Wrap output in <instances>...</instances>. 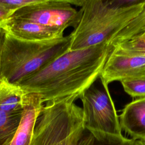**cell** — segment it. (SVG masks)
I'll use <instances>...</instances> for the list:
<instances>
[{
	"mask_svg": "<svg viewBox=\"0 0 145 145\" xmlns=\"http://www.w3.org/2000/svg\"><path fill=\"white\" fill-rule=\"evenodd\" d=\"M109 42L69 50L18 85L25 93L38 94L42 103L75 101L100 75L112 50Z\"/></svg>",
	"mask_w": 145,
	"mask_h": 145,
	"instance_id": "obj_1",
	"label": "cell"
},
{
	"mask_svg": "<svg viewBox=\"0 0 145 145\" xmlns=\"http://www.w3.org/2000/svg\"><path fill=\"white\" fill-rule=\"evenodd\" d=\"M69 1L80 7L78 25L69 35L70 50H78L110 42L142 10L145 0ZM110 44V43H109Z\"/></svg>",
	"mask_w": 145,
	"mask_h": 145,
	"instance_id": "obj_2",
	"label": "cell"
},
{
	"mask_svg": "<svg viewBox=\"0 0 145 145\" xmlns=\"http://www.w3.org/2000/svg\"><path fill=\"white\" fill-rule=\"evenodd\" d=\"M69 35L45 41H27L7 33L0 62L2 79L18 85L70 50Z\"/></svg>",
	"mask_w": 145,
	"mask_h": 145,
	"instance_id": "obj_3",
	"label": "cell"
},
{
	"mask_svg": "<svg viewBox=\"0 0 145 145\" xmlns=\"http://www.w3.org/2000/svg\"><path fill=\"white\" fill-rule=\"evenodd\" d=\"M82 108L69 100L43 105L31 145H81L86 131Z\"/></svg>",
	"mask_w": 145,
	"mask_h": 145,
	"instance_id": "obj_4",
	"label": "cell"
},
{
	"mask_svg": "<svg viewBox=\"0 0 145 145\" xmlns=\"http://www.w3.org/2000/svg\"><path fill=\"white\" fill-rule=\"evenodd\" d=\"M86 129L90 131L121 135L119 116L106 84L99 78L81 95Z\"/></svg>",
	"mask_w": 145,
	"mask_h": 145,
	"instance_id": "obj_5",
	"label": "cell"
},
{
	"mask_svg": "<svg viewBox=\"0 0 145 145\" xmlns=\"http://www.w3.org/2000/svg\"><path fill=\"white\" fill-rule=\"evenodd\" d=\"M80 15V10L74 8L67 0H41L16 10L10 18L28 20L65 31L69 27L75 28Z\"/></svg>",
	"mask_w": 145,
	"mask_h": 145,
	"instance_id": "obj_6",
	"label": "cell"
},
{
	"mask_svg": "<svg viewBox=\"0 0 145 145\" xmlns=\"http://www.w3.org/2000/svg\"><path fill=\"white\" fill-rule=\"evenodd\" d=\"M145 71V56H127L110 52L100 75L106 84Z\"/></svg>",
	"mask_w": 145,
	"mask_h": 145,
	"instance_id": "obj_7",
	"label": "cell"
},
{
	"mask_svg": "<svg viewBox=\"0 0 145 145\" xmlns=\"http://www.w3.org/2000/svg\"><path fill=\"white\" fill-rule=\"evenodd\" d=\"M14 37L27 41H45L63 36L64 30L28 20L10 18L5 28Z\"/></svg>",
	"mask_w": 145,
	"mask_h": 145,
	"instance_id": "obj_8",
	"label": "cell"
},
{
	"mask_svg": "<svg viewBox=\"0 0 145 145\" xmlns=\"http://www.w3.org/2000/svg\"><path fill=\"white\" fill-rule=\"evenodd\" d=\"M20 122L12 140L7 145H31L36 118L43 105L40 96L34 93H26Z\"/></svg>",
	"mask_w": 145,
	"mask_h": 145,
	"instance_id": "obj_9",
	"label": "cell"
},
{
	"mask_svg": "<svg viewBox=\"0 0 145 145\" xmlns=\"http://www.w3.org/2000/svg\"><path fill=\"white\" fill-rule=\"evenodd\" d=\"M118 116L122 130L134 140H145V97L126 104Z\"/></svg>",
	"mask_w": 145,
	"mask_h": 145,
	"instance_id": "obj_10",
	"label": "cell"
},
{
	"mask_svg": "<svg viewBox=\"0 0 145 145\" xmlns=\"http://www.w3.org/2000/svg\"><path fill=\"white\" fill-rule=\"evenodd\" d=\"M25 94L19 86L2 79L0 82V109L8 113H22Z\"/></svg>",
	"mask_w": 145,
	"mask_h": 145,
	"instance_id": "obj_11",
	"label": "cell"
},
{
	"mask_svg": "<svg viewBox=\"0 0 145 145\" xmlns=\"http://www.w3.org/2000/svg\"><path fill=\"white\" fill-rule=\"evenodd\" d=\"M145 33V3L140 12L110 40L113 45L142 37Z\"/></svg>",
	"mask_w": 145,
	"mask_h": 145,
	"instance_id": "obj_12",
	"label": "cell"
},
{
	"mask_svg": "<svg viewBox=\"0 0 145 145\" xmlns=\"http://www.w3.org/2000/svg\"><path fill=\"white\" fill-rule=\"evenodd\" d=\"M135 140L121 135L86 130L81 145H134Z\"/></svg>",
	"mask_w": 145,
	"mask_h": 145,
	"instance_id": "obj_13",
	"label": "cell"
},
{
	"mask_svg": "<svg viewBox=\"0 0 145 145\" xmlns=\"http://www.w3.org/2000/svg\"><path fill=\"white\" fill-rule=\"evenodd\" d=\"M22 113H8L0 109V145H7L12 140L20 122Z\"/></svg>",
	"mask_w": 145,
	"mask_h": 145,
	"instance_id": "obj_14",
	"label": "cell"
},
{
	"mask_svg": "<svg viewBox=\"0 0 145 145\" xmlns=\"http://www.w3.org/2000/svg\"><path fill=\"white\" fill-rule=\"evenodd\" d=\"M112 52L127 56H145V37L135 38L112 45Z\"/></svg>",
	"mask_w": 145,
	"mask_h": 145,
	"instance_id": "obj_15",
	"label": "cell"
},
{
	"mask_svg": "<svg viewBox=\"0 0 145 145\" xmlns=\"http://www.w3.org/2000/svg\"><path fill=\"white\" fill-rule=\"evenodd\" d=\"M123 88L132 97H145V71L120 81Z\"/></svg>",
	"mask_w": 145,
	"mask_h": 145,
	"instance_id": "obj_16",
	"label": "cell"
},
{
	"mask_svg": "<svg viewBox=\"0 0 145 145\" xmlns=\"http://www.w3.org/2000/svg\"><path fill=\"white\" fill-rule=\"evenodd\" d=\"M40 1L41 0H0L2 5L14 12L20 8L37 3Z\"/></svg>",
	"mask_w": 145,
	"mask_h": 145,
	"instance_id": "obj_17",
	"label": "cell"
},
{
	"mask_svg": "<svg viewBox=\"0 0 145 145\" xmlns=\"http://www.w3.org/2000/svg\"><path fill=\"white\" fill-rule=\"evenodd\" d=\"M14 11L6 7L0 2V28H4Z\"/></svg>",
	"mask_w": 145,
	"mask_h": 145,
	"instance_id": "obj_18",
	"label": "cell"
},
{
	"mask_svg": "<svg viewBox=\"0 0 145 145\" xmlns=\"http://www.w3.org/2000/svg\"><path fill=\"white\" fill-rule=\"evenodd\" d=\"M7 33V32L5 29L0 28V62H1V57L2 52V49L5 41ZM1 80H2V78H1V73H0V82Z\"/></svg>",
	"mask_w": 145,
	"mask_h": 145,
	"instance_id": "obj_19",
	"label": "cell"
},
{
	"mask_svg": "<svg viewBox=\"0 0 145 145\" xmlns=\"http://www.w3.org/2000/svg\"><path fill=\"white\" fill-rule=\"evenodd\" d=\"M134 145H145V140H135Z\"/></svg>",
	"mask_w": 145,
	"mask_h": 145,
	"instance_id": "obj_20",
	"label": "cell"
},
{
	"mask_svg": "<svg viewBox=\"0 0 145 145\" xmlns=\"http://www.w3.org/2000/svg\"><path fill=\"white\" fill-rule=\"evenodd\" d=\"M142 37H145V33H144V34Z\"/></svg>",
	"mask_w": 145,
	"mask_h": 145,
	"instance_id": "obj_21",
	"label": "cell"
}]
</instances>
